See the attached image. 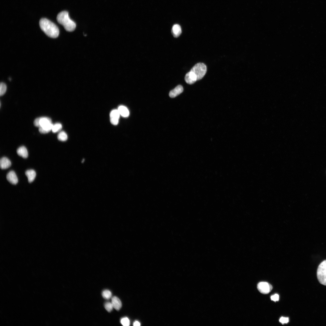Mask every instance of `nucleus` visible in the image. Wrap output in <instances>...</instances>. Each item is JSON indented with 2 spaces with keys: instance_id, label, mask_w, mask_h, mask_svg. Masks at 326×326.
Masks as SVG:
<instances>
[{
  "instance_id": "nucleus-11",
  "label": "nucleus",
  "mask_w": 326,
  "mask_h": 326,
  "mask_svg": "<svg viewBox=\"0 0 326 326\" xmlns=\"http://www.w3.org/2000/svg\"><path fill=\"white\" fill-rule=\"evenodd\" d=\"M111 302L113 308L117 310H119L122 307L121 302L120 299L117 296H114L111 298Z\"/></svg>"
},
{
  "instance_id": "nucleus-15",
  "label": "nucleus",
  "mask_w": 326,
  "mask_h": 326,
  "mask_svg": "<svg viewBox=\"0 0 326 326\" xmlns=\"http://www.w3.org/2000/svg\"><path fill=\"white\" fill-rule=\"evenodd\" d=\"M17 154L24 158H26L28 156V153L26 148L23 146L19 147L17 150Z\"/></svg>"
},
{
  "instance_id": "nucleus-12",
  "label": "nucleus",
  "mask_w": 326,
  "mask_h": 326,
  "mask_svg": "<svg viewBox=\"0 0 326 326\" xmlns=\"http://www.w3.org/2000/svg\"><path fill=\"white\" fill-rule=\"evenodd\" d=\"M11 165L10 161L6 157L1 158L0 160V167L2 169H6L8 168Z\"/></svg>"
},
{
  "instance_id": "nucleus-5",
  "label": "nucleus",
  "mask_w": 326,
  "mask_h": 326,
  "mask_svg": "<svg viewBox=\"0 0 326 326\" xmlns=\"http://www.w3.org/2000/svg\"><path fill=\"white\" fill-rule=\"evenodd\" d=\"M257 288L258 291L263 294H267L272 290V286L266 282H260L257 285Z\"/></svg>"
},
{
  "instance_id": "nucleus-8",
  "label": "nucleus",
  "mask_w": 326,
  "mask_h": 326,
  "mask_svg": "<svg viewBox=\"0 0 326 326\" xmlns=\"http://www.w3.org/2000/svg\"><path fill=\"white\" fill-rule=\"evenodd\" d=\"M184 79L186 82L190 85L194 83L197 81L195 74L190 71L186 74Z\"/></svg>"
},
{
  "instance_id": "nucleus-6",
  "label": "nucleus",
  "mask_w": 326,
  "mask_h": 326,
  "mask_svg": "<svg viewBox=\"0 0 326 326\" xmlns=\"http://www.w3.org/2000/svg\"><path fill=\"white\" fill-rule=\"evenodd\" d=\"M52 123L51 119L47 117H41L36 118L34 120V124L37 126L40 127Z\"/></svg>"
},
{
  "instance_id": "nucleus-9",
  "label": "nucleus",
  "mask_w": 326,
  "mask_h": 326,
  "mask_svg": "<svg viewBox=\"0 0 326 326\" xmlns=\"http://www.w3.org/2000/svg\"><path fill=\"white\" fill-rule=\"evenodd\" d=\"M7 180L11 183L13 184H16L18 180L15 172L13 171H10L6 175Z\"/></svg>"
},
{
  "instance_id": "nucleus-25",
  "label": "nucleus",
  "mask_w": 326,
  "mask_h": 326,
  "mask_svg": "<svg viewBox=\"0 0 326 326\" xmlns=\"http://www.w3.org/2000/svg\"><path fill=\"white\" fill-rule=\"evenodd\" d=\"M270 298L272 300L276 302V301H278L279 296L278 294H276L274 295L271 296Z\"/></svg>"
},
{
  "instance_id": "nucleus-10",
  "label": "nucleus",
  "mask_w": 326,
  "mask_h": 326,
  "mask_svg": "<svg viewBox=\"0 0 326 326\" xmlns=\"http://www.w3.org/2000/svg\"><path fill=\"white\" fill-rule=\"evenodd\" d=\"M183 91V87L181 85H178L170 92L169 96L171 97H174L181 94Z\"/></svg>"
},
{
  "instance_id": "nucleus-26",
  "label": "nucleus",
  "mask_w": 326,
  "mask_h": 326,
  "mask_svg": "<svg viewBox=\"0 0 326 326\" xmlns=\"http://www.w3.org/2000/svg\"><path fill=\"white\" fill-rule=\"evenodd\" d=\"M133 325L134 326H139L140 325V323L138 321H135L133 323Z\"/></svg>"
},
{
  "instance_id": "nucleus-1",
  "label": "nucleus",
  "mask_w": 326,
  "mask_h": 326,
  "mask_svg": "<svg viewBox=\"0 0 326 326\" xmlns=\"http://www.w3.org/2000/svg\"><path fill=\"white\" fill-rule=\"evenodd\" d=\"M41 29L48 37H57L59 34V30L57 26L53 23L46 18H42L39 21Z\"/></svg>"
},
{
  "instance_id": "nucleus-7",
  "label": "nucleus",
  "mask_w": 326,
  "mask_h": 326,
  "mask_svg": "<svg viewBox=\"0 0 326 326\" xmlns=\"http://www.w3.org/2000/svg\"><path fill=\"white\" fill-rule=\"evenodd\" d=\"M120 114L118 109L112 110L110 114V120L111 123L113 125H117L119 123Z\"/></svg>"
},
{
  "instance_id": "nucleus-16",
  "label": "nucleus",
  "mask_w": 326,
  "mask_h": 326,
  "mask_svg": "<svg viewBox=\"0 0 326 326\" xmlns=\"http://www.w3.org/2000/svg\"><path fill=\"white\" fill-rule=\"evenodd\" d=\"M118 110L120 115L123 117H127L129 115V112L127 108L125 106L120 105L118 108Z\"/></svg>"
},
{
  "instance_id": "nucleus-20",
  "label": "nucleus",
  "mask_w": 326,
  "mask_h": 326,
  "mask_svg": "<svg viewBox=\"0 0 326 326\" xmlns=\"http://www.w3.org/2000/svg\"><path fill=\"white\" fill-rule=\"evenodd\" d=\"M62 127V125L60 123H56L53 124L51 130L53 133H56L60 130Z\"/></svg>"
},
{
  "instance_id": "nucleus-21",
  "label": "nucleus",
  "mask_w": 326,
  "mask_h": 326,
  "mask_svg": "<svg viewBox=\"0 0 326 326\" xmlns=\"http://www.w3.org/2000/svg\"><path fill=\"white\" fill-rule=\"evenodd\" d=\"M7 89L6 85L4 83L1 82L0 85V95L2 96L5 92Z\"/></svg>"
},
{
  "instance_id": "nucleus-2",
  "label": "nucleus",
  "mask_w": 326,
  "mask_h": 326,
  "mask_svg": "<svg viewBox=\"0 0 326 326\" xmlns=\"http://www.w3.org/2000/svg\"><path fill=\"white\" fill-rule=\"evenodd\" d=\"M56 19L58 22L62 25L68 31H72L75 28L76 24L70 19L68 12L66 11H63L59 13Z\"/></svg>"
},
{
  "instance_id": "nucleus-22",
  "label": "nucleus",
  "mask_w": 326,
  "mask_h": 326,
  "mask_svg": "<svg viewBox=\"0 0 326 326\" xmlns=\"http://www.w3.org/2000/svg\"><path fill=\"white\" fill-rule=\"evenodd\" d=\"M104 308L108 312H111L113 308L111 302H106L104 305Z\"/></svg>"
},
{
  "instance_id": "nucleus-18",
  "label": "nucleus",
  "mask_w": 326,
  "mask_h": 326,
  "mask_svg": "<svg viewBox=\"0 0 326 326\" xmlns=\"http://www.w3.org/2000/svg\"><path fill=\"white\" fill-rule=\"evenodd\" d=\"M58 139L60 141H65L68 139V136L67 134L64 131L60 132L57 135Z\"/></svg>"
},
{
  "instance_id": "nucleus-19",
  "label": "nucleus",
  "mask_w": 326,
  "mask_h": 326,
  "mask_svg": "<svg viewBox=\"0 0 326 326\" xmlns=\"http://www.w3.org/2000/svg\"><path fill=\"white\" fill-rule=\"evenodd\" d=\"M102 295L104 298L106 299H109L112 297L111 292L109 290L106 289L103 290L102 293Z\"/></svg>"
},
{
  "instance_id": "nucleus-13",
  "label": "nucleus",
  "mask_w": 326,
  "mask_h": 326,
  "mask_svg": "<svg viewBox=\"0 0 326 326\" xmlns=\"http://www.w3.org/2000/svg\"><path fill=\"white\" fill-rule=\"evenodd\" d=\"M171 33L174 37H179L181 33V29L180 25L178 24L174 25L172 28Z\"/></svg>"
},
{
  "instance_id": "nucleus-17",
  "label": "nucleus",
  "mask_w": 326,
  "mask_h": 326,
  "mask_svg": "<svg viewBox=\"0 0 326 326\" xmlns=\"http://www.w3.org/2000/svg\"><path fill=\"white\" fill-rule=\"evenodd\" d=\"M53 125V124L51 123L43 126L39 127V131L41 133H48L52 130Z\"/></svg>"
},
{
  "instance_id": "nucleus-4",
  "label": "nucleus",
  "mask_w": 326,
  "mask_h": 326,
  "mask_svg": "<svg viewBox=\"0 0 326 326\" xmlns=\"http://www.w3.org/2000/svg\"><path fill=\"white\" fill-rule=\"evenodd\" d=\"M317 276L320 283L326 286V260L321 262L317 270Z\"/></svg>"
},
{
  "instance_id": "nucleus-23",
  "label": "nucleus",
  "mask_w": 326,
  "mask_h": 326,
  "mask_svg": "<svg viewBox=\"0 0 326 326\" xmlns=\"http://www.w3.org/2000/svg\"><path fill=\"white\" fill-rule=\"evenodd\" d=\"M121 324L124 326H128L129 325L130 322L129 318L127 317H124L122 318L120 321Z\"/></svg>"
},
{
  "instance_id": "nucleus-24",
  "label": "nucleus",
  "mask_w": 326,
  "mask_h": 326,
  "mask_svg": "<svg viewBox=\"0 0 326 326\" xmlns=\"http://www.w3.org/2000/svg\"><path fill=\"white\" fill-rule=\"evenodd\" d=\"M289 319L288 318L281 317L279 320V321L282 324H286L288 322Z\"/></svg>"
},
{
  "instance_id": "nucleus-14",
  "label": "nucleus",
  "mask_w": 326,
  "mask_h": 326,
  "mask_svg": "<svg viewBox=\"0 0 326 326\" xmlns=\"http://www.w3.org/2000/svg\"><path fill=\"white\" fill-rule=\"evenodd\" d=\"M25 174L27 177L28 182L29 183L33 182L36 176V172L33 169L26 171L25 172Z\"/></svg>"
},
{
  "instance_id": "nucleus-3",
  "label": "nucleus",
  "mask_w": 326,
  "mask_h": 326,
  "mask_svg": "<svg viewBox=\"0 0 326 326\" xmlns=\"http://www.w3.org/2000/svg\"><path fill=\"white\" fill-rule=\"evenodd\" d=\"M206 70V66L204 64L198 63L195 65L190 71L194 73L198 81L204 77Z\"/></svg>"
}]
</instances>
